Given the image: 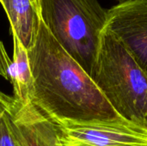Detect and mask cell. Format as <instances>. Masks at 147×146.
<instances>
[{
  "mask_svg": "<svg viewBox=\"0 0 147 146\" xmlns=\"http://www.w3.org/2000/svg\"><path fill=\"white\" fill-rule=\"evenodd\" d=\"M28 54L33 77L30 102L50 119L123 120L91 77L65 51L42 20Z\"/></svg>",
  "mask_w": 147,
  "mask_h": 146,
  "instance_id": "6da1fadb",
  "label": "cell"
},
{
  "mask_svg": "<svg viewBox=\"0 0 147 146\" xmlns=\"http://www.w3.org/2000/svg\"><path fill=\"white\" fill-rule=\"evenodd\" d=\"M90 77L121 118L147 127V72L107 28Z\"/></svg>",
  "mask_w": 147,
  "mask_h": 146,
  "instance_id": "7a4b0ae2",
  "label": "cell"
},
{
  "mask_svg": "<svg viewBox=\"0 0 147 146\" xmlns=\"http://www.w3.org/2000/svg\"><path fill=\"white\" fill-rule=\"evenodd\" d=\"M51 34L90 76L106 29L109 9L99 0H38Z\"/></svg>",
  "mask_w": 147,
  "mask_h": 146,
  "instance_id": "3957f363",
  "label": "cell"
},
{
  "mask_svg": "<svg viewBox=\"0 0 147 146\" xmlns=\"http://www.w3.org/2000/svg\"><path fill=\"white\" fill-rule=\"evenodd\" d=\"M52 120L63 146H147L146 126L125 120Z\"/></svg>",
  "mask_w": 147,
  "mask_h": 146,
  "instance_id": "277c9868",
  "label": "cell"
},
{
  "mask_svg": "<svg viewBox=\"0 0 147 146\" xmlns=\"http://www.w3.org/2000/svg\"><path fill=\"white\" fill-rule=\"evenodd\" d=\"M106 28L147 72V0H126L109 9Z\"/></svg>",
  "mask_w": 147,
  "mask_h": 146,
  "instance_id": "5b68a950",
  "label": "cell"
},
{
  "mask_svg": "<svg viewBox=\"0 0 147 146\" xmlns=\"http://www.w3.org/2000/svg\"><path fill=\"white\" fill-rule=\"evenodd\" d=\"M9 105L22 145L63 146L55 122L31 102L22 103L9 96Z\"/></svg>",
  "mask_w": 147,
  "mask_h": 146,
  "instance_id": "8992f818",
  "label": "cell"
},
{
  "mask_svg": "<svg viewBox=\"0 0 147 146\" xmlns=\"http://www.w3.org/2000/svg\"><path fill=\"white\" fill-rule=\"evenodd\" d=\"M10 24V34L16 35L28 51L34 46L41 21L38 0H0Z\"/></svg>",
  "mask_w": 147,
  "mask_h": 146,
  "instance_id": "52a82bcc",
  "label": "cell"
},
{
  "mask_svg": "<svg viewBox=\"0 0 147 146\" xmlns=\"http://www.w3.org/2000/svg\"><path fill=\"white\" fill-rule=\"evenodd\" d=\"M13 38V61L15 64L16 83L13 87L14 97L22 103L30 102L33 77L29 65L28 50L22 46L16 35L11 34Z\"/></svg>",
  "mask_w": 147,
  "mask_h": 146,
  "instance_id": "ba28073f",
  "label": "cell"
},
{
  "mask_svg": "<svg viewBox=\"0 0 147 146\" xmlns=\"http://www.w3.org/2000/svg\"><path fill=\"white\" fill-rule=\"evenodd\" d=\"M0 76L8 80L14 87L16 83V74L14 61L8 55L3 43L0 40Z\"/></svg>",
  "mask_w": 147,
  "mask_h": 146,
  "instance_id": "9c48e42d",
  "label": "cell"
}]
</instances>
